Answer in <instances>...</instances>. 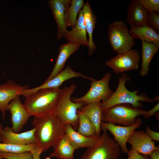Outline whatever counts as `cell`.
<instances>
[{"label": "cell", "mask_w": 159, "mask_h": 159, "mask_svg": "<svg viewBox=\"0 0 159 159\" xmlns=\"http://www.w3.org/2000/svg\"><path fill=\"white\" fill-rule=\"evenodd\" d=\"M32 125L37 146L43 152L53 146L65 134V125L54 113L34 117Z\"/></svg>", "instance_id": "1"}, {"label": "cell", "mask_w": 159, "mask_h": 159, "mask_svg": "<svg viewBox=\"0 0 159 159\" xmlns=\"http://www.w3.org/2000/svg\"><path fill=\"white\" fill-rule=\"evenodd\" d=\"M62 89L39 90L26 97L24 104L32 116L40 117L54 113L59 100Z\"/></svg>", "instance_id": "2"}, {"label": "cell", "mask_w": 159, "mask_h": 159, "mask_svg": "<svg viewBox=\"0 0 159 159\" xmlns=\"http://www.w3.org/2000/svg\"><path fill=\"white\" fill-rule=\"evenodd\" d=\"M131 80L130 78L125 72L119 76V83L116 90L108 100L102 102V111L120 104H128L134 107L141 109L144 105L141 101L153 103L159 100V95L151 98L145 93L138 95L140 91L137 90L133 91L128 90L125 84L126 82Z\"/></svg>", "instance_id": "3"}, {"label": "cell", "mask_w": 159, "mask_h": 159, "mask_svg": "<svg viewBox=\"0 0 159 159\" xmlns=\"http://www.w3.org/2000/svg\"><path fill=\"white\" fill-rule=\"evenodd\" d=\"M77 85L72 84L68 87L62 89L61 96L54 113L65 124L70 125L76 131L79 126L78 110L84 105L73 102L71 96L74 92Z\"/></svg>", "instance_id": "4"}, {"label": "cell", "mask_w": 159, "mask_h": 159, "mask_svg": "<svg viewBox=\"0 0 159 159\" xmlns=\"http://www.w3.org/2000/svg\"><path fill=\"white\" fill-rule=\"evenodd\" d=\"M146 112L129 104H118L102 111V120L114 124L130 126L135 123L137 117L143 115Z\"/></svg>", "instance_id": "5"}, {"label": "cell", "mask_w": 159, "mask_h": 159, "mask_svg": "<svg viewBox=\"0 0 159 159\" xmlns=\"http://www.w3.org/2000/svg\"><path fill=\"white\" fill-rule=\"evenodd\" d=\"M121 151L117 142L105 130L95 144L87 148L80 159H118Z\"/></svg>", "instance_id": "6"}, {"label": "cell", "mask_w": 159, "mask_h": 159, "mask_svg": "<svg viewBox=\"0 0 159 159\" xmlns=\"http://www.w3.org/2000/svg\"><path fill=\"white\" fill-rule=\"evenodd\" d=\"M108 28L109 42L113 50L117 54L126 52L135 45V41L123 21H113L109 24Z\"/></svg>", "instance_id": "7"}, {"label": "cell", "mask_w": 159, "mask_h": 159, "mask_svg": "<svg viewBox=\"0 0 159 159\" xmlns=\"http://www.w3.org/2000/svg\"><path fill=\"white\" fill-rule=\"evenodd\" d=\"M112 75L110 72H106L102 79L91 81L89 90L80 98L71 99L74 102L80 103L84 105L90 103L105 101L108 100L113 93L109 86V82Z\"/></svg>", "instance_id": "8"}, {"label": "cell", "mask_w": 159, "mask_h": 159, "mask_svg": "<svg viewBox=\"0 0 159 159\" xmlns=\"http://www.w3.org/2000/svg\"><path fill=\"white\" fill-rule=\"evenodd\" d=\"M140 59L138 51L136 49H131L126 52L117 54L107 61L105 64L117 74L137 70Z\"/></svg>", "instance_id": "9"}, {"label": "cell", "mask_w": 159, "mask_h": 159, "mask_svg": "<svg viewBox=\"0 0 159 159\" xmlns=\"http://www.w3.org/2000/svg\"><path fill=\"white\" fill-rule=\"evenodd\" d=\"M142 121L140 117H137L135 123L129 126H121L112 123L102 121L101 130L103 131L109 130L114 136L113 139L119 145L121 151L127 154L128 150L126 143L127 141L135 130L142 125Z\"/></svg>", "instance_id": "10"}, {"label": "cell", "mask_w": 159, "mask_h": 159, "mask_svg": "<svg viewBox=\"0 0 159 159\" xmlns=\"http://www.w3.org/2000/svg\"><path fill=\"white\" fill-rule=\"evenodd\" d=\"M77 77H81L88 80L91 81L95 79L91 77L87 76L79 72H77L72 70L69 65L54 77L48 81L44 82L41 85L31 89H27L22 91L20 95L26 97L29 94L39 90L48 88H59L63 83L67 80Z\"/></svg>", "instance_id": "11"}, {"label": "cell", "mask_w": 159, "mask_h": 159, "mask_svg": "<svg viewBox=\"0 0 159 159\" xmlns=\"http://www.w3.org/2000/svg\"><path fill=\"white\" fill-rule=\"evenodd\" d=\"M18 95L9 104L7 110L11 115V128L15 132L19 133L32 116L24 104L22 103Z\"/></svg>", "instance_id": "12"}, {"label": "cell", "mask_w": 159, "mask_h": 159, "mask_svg": "<svg viewBox=\"0 0 159 159\" xmlns=\"http://www.w3.org/2000/svg\"><path fill=\"white\" fill-rule=\"evenodd\" d=\"M29 88L28 85H21L11 79L0 85V111L3 119L5 118L7 107L10 102L16 96L20 95L22 91Z\"/></svg>", "instance_id": "13"}, {"label": "cell", "mask_w": 159, "mask_h": 159, "mask_svg": "<svg viewBox=\"0 0 159 159\" xmlns=\"http://www.w3.org/2000/svg\"><path fill=\"white\" fill-rule=\"evenodd\" d=\"M132 149L138 153L148 156L153 150L159 148L156 146L155 142L143 130L134 131L127 141Z\"/></svg>", "instance_id": "14"}, {"label": "cell", "mask_w": 159, "mask_h": 159, "mask_svg": "<svg viewBox=\"0 0 159 159\" xmlns=\"http://www.w3.org/2000/svg\"><path fill=\"white\" fill-rule=\"evenodd\" d=\"M71 0H50L48 4L57 26V38L64 37L67 31L65 19V12L69 6Z\"/></svg>", "instance_id": "15"}, {"label": "cell", "mask_w": 159, "mask_h": 159, "mask_svg": "<svg viewBox=\"0 0 159 159\" xmlns=\"http://www.w3.org/2000/svg\"><path fill=\"white\" fill-rule=\"evenodd\" d=\"M34 129L21 133L14 132L11 127H5L1 132L0 142L16 145H24L36 143Z\"/></svg>", "instance_id": "16"}, {"label": "cell", "mask_w": 159, "mask_h": 159, "mask_svg": "<svg viewBox=\"0 0 159 159\" xmlns=\"http://www.w3.org/2000/svg\"><path fill=\"white\" fill-rule=\"evenodd\" d=\"M149 13L139 0H132L127 7L126 22L130 25L140 27L148 24Z\"/></svg>", "instance_id": "17"}, {"label": "cell", "mask_w": 159, "mask_h": 159, "mask_svg": "<svg viewBox=\"0 0 159 159\" xmlns=\"http://www.w3.org/2000/svg\"><path fill=\"white\" fill-rule=\"evenodd\" d=\"M78 19L74 27L70 31L67 30L64 37L68 43L80 45L88 46L87 31L85 25L82 10L78 14Z\"/></svg>", "instance_id": "18"}, {"label": "cell", "mask_w": 159, "mask_h": 159, "mask_svg": "<svg viewBox=\"0 0 159 159\" xmlns=\"http://www.w3.org/2000/svg\"><path fill=\"white\" fill-rule=\"evenodd\" d=\"M65 134L69 142L76 150L82 148H91L99 138L100 136H87L82 135L75 130L70 124L65 125Z\"/></svg>", "instance_id": "19"}, {"label": "cell", "mask_w": 159, "mask_h": 159, "mask_svg": "<svg viewBox=\"0 0 159 159\" xmlns=\"http://www.w3.org/2000/svg\"><path fill=\"white\" fill-rule=\"evenodd\" d=\"M80 46L68 43L60 45L59 52L53 69L48 78L44 82L51 80L62 70L67 59L78 50Z\"/></svg>", "instance_id": "20"}, {"label": "cell", "mask_w": 159, "mask_h": 159, "mask_svg": "<svg viewBox=\"0 0 159 159\" xmlns=\"http://www.w3.org/2000/svg\"><path fill=\"white\" fill-rule=\"evenodd\" d=\"M85 25L89 36L88 55L92 56L96 51L97 48L93 40V32L97 22V18L93 12L88 1L84 4L82 8Z\"/></svg>", "instance_id": "21"}, {"label": "cell", "mask_w": 159, "mask_h": 159, "mask_svg": "<svg viewBox=\"0 0 159 159\" xmlns=\"http://www.w3.org/2000/svg\"><path fill=\"white\" fill-rule=\"evenodd\" d=\"M79 110L89 118L95 127L97 136H100L102 112V102H99L87 104Z\"/></svg>", "instance_id": "22"}, {"label": "cell", "mask_w": 159, "mask_h": 159, "mask_svg": "<svg viewBox=\"0 0 159 159\" xmlns=\"http://www.w3.org/2000/svg\"><path fill=\"white\" fill-rule=\"evenodd\" d=\"M130 26L129 32L133 39H138L141 41L153 43L159 47V35L148 24L140 27Z\"/></svg>", "instance_id": "23"}, {"label": "cell", "mask_w": 159, "mask_h": 159, "mask_svg": "<svg viewBox=\"0 0 159 159\" xmlns=\"http://www.w3.org/2000/svg\"><path fill=\"white\" fill-rule=\"evenodd\" d=\"M54 151L49 155L57 159H75L74 153L76 150L66 135L60 139L53 146Z\"/></svg>", "instance_id": "24"}, {"label": "cell", "mask_w": 159, "mask_h": 159, "mask_svg": "<svg viewBox=\"0 0 159 159\" xmlns=\"http://www.w3.org/2000/svg\"><path fill=\"white\" fill-rule=\"evenodd\" d=\"M158 49L153 43L142 41V62L140 73L141 76H145L148 74L151 60Z\"/></svg>", "instance_id": "25"}, {"label": "cell", "mask_w": 159, "mask_h": 159, "mask_svg": "<svg viewBox=\"0 0 159 159\" xmlns=\"http://www.w3.org/2000/svg\"><path fill=\"white\" fill-rule=\"evenodd\" d=\"M84 4L83 0H72L69 7L66 10L65 19L67 27L73 28L77 20L78 14L82 9Z\"/></svg>", "instance_id": "26"}, {"label": "cell", "mask_w": 159, "mask_h": 159, "mask_svg": "<svg viewBox=\"0 0 159 159\" xmlns=\"http://www.w3.org/2000/svg\"><path fill=\"white\" fill-rule=\"evenodd\" d=\"M77 114L79 123L77 131L86 136H97L95 127L87 117L79 110Z\"/></svg>", "instance_id": "27"}, {"label": "cell", "mask_w": 159, "mask_h": 159, "mask_svg": "<svg viewBox=\"0 0 159 159\" xmlns=\"http://www.w3.org/2000/svg\"><path fill=\"white\" fill-rule=\"evenodd\" d=\"M37 146L36 143L24 145H16L0 142V152L14 153L30 152L35 148Z\"/></svg>", "instance_id": "28"}, {"label": "cell", "mask_w": 159, "mask_h": 159, "mask_svg": "<svg viewBox=\"0 0 159 159\" xmlns=\"http://www.w3.org/2000/svg\"><path fill=\"white\" fill-rule=\"evenodd\" d=\"M0 155L3 159H33L31 151L16 153L0 152Z\"/></svg>", "instance_id": "29"}, {"label": "cell", "mask_w": 159, "mask_h": 159, "mask_svg": "<svg viewBox=\"0 0 159 159\" xmlns=\"http://www.w3.org/2000/svg\"><path fill=\"white\" fill-rule=\"evenodd\" d=\"M148 11L149 13V20L148 25L159 34V13L153 11Z\"/></svg>", "instance_id": "30"}, {"label": "cell", "mask_w": 159, "mask_h": 159, "mask_svg": "<svg viewBox=\"0 0 159 159\" xmlns=\"http://www.w3.org/2000/svg\"><path fill=\"white\" fill-rule=\"evenodd\" d=\"M139 1L148 11L159 13V0H139Z\"/></svg>", "instance_id": "31"}, {"label": "cell", "mask_w": 159, "mask_h": 159, "mask_svg": "<svg viewBox=\"0 0 159 159\" xmlns=\"http://www.w3.org/2000/svg\"><path fill=\"white\" fill-rule=\"evenodd\" d=\"M127 154L128 155V157L127 158L121 159H147L148 156L138 153L132 148H131L130 150H128Z\"/></svg>", "instance_id": "32"}, {"label": "cell", "mask_w": 159, "mask_h": 159, "mask_svg": "<svg viewBox=\"0 0 159 159\" xmlns=\"http://www.w3.org/2000/svg\"><path fill=\"white\" fill-rule=\"evenodd\" d=\"M145 132L153 140H155L157 142L159 141V132H158L152 130L147 125H146V127Z\"/></svg>", "instance_id": "33"}, {"label": "cell", "mask_w": 159, "mask_h": 159, "mask_svg": "<svg viewBox=\"0 0 159 159\" xmlns=\"http://www.w3.org/2000/svg\"><path fill=\"white\" fill-rule=\"evenodd\" d=\"M159 103L158 102L151 109L148 111H146L145 113L143 115L145 118H147L155 115L157 112H159Z\"/></svg>", "instance_id": "34"}, {"label": "cell", "mask_w": 159, "mask_h": 159, "mask_svg": "<svg viewBox=\"0 0 159 159\" xmlns=\"http://www.w3.org/2000/svg\"><path fill=\"white\" fill-rule=\"evenodd\" d=\"M33 159H41L40 155L43 152L42 149L37 146L34 150L31 151ZM45 159H51L50 157H46Z\"/></svg>", "instance_id": "35"}, {"label": "cell", "mask_w": 159, "mask_h": 159, "mask_svg": "<svg viewBox=\"0 0 159 159\" xmlns=\"http://www.w3.org/2000/svg\"><path fill=\"white\" fill-rule=\"evenodd\" d=\"M149 156L150 159H159V148L153 150Z\"/></svg>", "instance_id": "36"}, {"label": "cell", "mask_w": 159, "mask_h": 159, "mask_svg": "<svg viewBox=\"0 0 159 159\" xmlns=\"http://www.w3.org/2000/svg\"><path fill=\"white\" fill-rule=\"evenodd\" d=\"M2 129H3V126L1 124L0 122V142L1 132Z\"/></svg>", "instance_id": "37"}, {"label": "cell", "mask_w": 159, "mask_h": 159, "mask_svg": "<svg viewBox=\"0 0 159 159\" xmlns=\"http://www.w3.org/2000/svg\"><path fill=\"white\" fill-rule=\"evenodd\" d=\"M147 159H150V158H149V157L148 156Z\"/></svg>", "instance_id": "38"}, {"label": "cell", "mask_w": 159, "mask_h": 159, "mask_svg": "<svg viewBox=\"0 0 159 159\" xmlns=\"http://www.w3.org/2000/svg\"><path fill=\"white\" fill-rule=\"evenodd\" d=\"M0 159H3V158H2V157H1V155H0Z\"/></svg>", "instance_id": "39"}]
</instances>
